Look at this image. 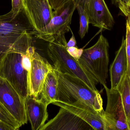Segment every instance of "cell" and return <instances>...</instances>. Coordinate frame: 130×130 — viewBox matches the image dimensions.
<instances>
[{"label":"cell","instance_id":"obj_7","mask_svg":"<svg viewBox=\"0 0 130 130\" xmlns=\"http://www.w3.org/2000/svg\"><path fill=\"white\" fill-rule=\"evenodd\" d=\"M0 103L21 126L27 123L28 120L24 99L7 79L1 76Z\"/></svg>","mask_w":130,"mask_h":130},{"label":"cell","instance_id":"obj_26","mask_svg":"<svg viewBox=\"0 0 130 130\" xmlns=\"http://www.w3.org/2000/svg\"><path fill=\"white\" fill-rule=\"evenodd\" d=\"M74 1L75 3L76 7V6L78 5H80L86 9L89 0H74Z\"/></svg>","mask_w":130,"mask_h":130},{"label":"cell","instance_id":"obj_11","mask_svg":"<svg viewBox=\"0 0 130 130\" xmlns=\"http://www.w3.org/2000/svg\"><path fill=\"white\" fill-rule=\"evenodd\" d=\"M91 130L93 128L82 118L60 107L57 115L45 124L40 130Z\"/></svg>","mask_w":130,"mask_h":130},{"label":"cell","instance_id":"obj_2","mask_svg":"<svg viewBox=\"0 0 130 130\" xmlns=\"http://www.w3.org/2000/svg\"><path fill=\"white\" fill-rule=\"evenodd\" d=\"M58 80L57 100L72 103L79 100L98 111L104 110L103 100L99 92H95L78 77L62 73L53 67Z\"/></svg>","mask_w":130,"mask_h":130},{"label":"cell","instance_id":"obj_16","mask_svg":"<svg viewBox=\"0 0 130 130\" xmlns=\"http://www.w3.org/2000/svg\"><path fill=\"white\" fill-rule=\"evenodd\" d=\"M58 92V78L53 67L45 78L40 95L48 105L57 100Z\"/></svg>","mask_w":130,"mask_h":130},{"label":"cell","instance_id":"obj_24","mask_svg":"<svg viewBox=\"0 0 130 130\" xmlns=\"http://www.w3.org/2000/svg\"><path fill=\"white\" fill-rule=\"evenodd\" d=\"M24 0H12L11 11L14 13H17L23 8Z\"/></svg>","mask_w":130,"mask_h":130},{"label":"cell","instance_id":"obj_29","mask_svg":"<svg viewBox=\"0 0 130 130\" xmlns=\"http://www.w3.org/2000/svg\"></svg>","mask_w":130,"mask_h":130},{"label":"cell","instance_id":"obj_15","mask_svg":"<svg viewBox=\"0 0 130 130\" xmlns=\"http://www.w3.org/2000/svg\"><path fill=\"white\" fill-rule=\"evenodd\" d=\"M126 39L123 37L121 46L110 66L111 89L116 90L121 79L127 72V61L126 53Z\"/></svg>","mask_w":130,"mask_h":130},{"label":"cell","instance_id":"obj_28","mask_svg":"<svg viewBox=\"0 0 130 130\" xmlns=\"http://www.w3.org/2000/svg\"></svg>","mask_w":130,"mask_h":130},{"label":"cell","instance_id":"obj_3","mask_svg":"<svg viewBox=\"0 0 130 130\" xmlns=\"http://www.w3.org/2000/svg\"><path fill=\"white\" fill-rule=\"evenodd\" d=\"M109 44L107 39L101 34L92 46L83 50L79 62L98 83L107 86L109 63Z\"/></svg>","mask_w":130,"mask_h":130},{"label":"cell","instance_id":"obj_8","mask_svg":"<svg viewBox=\"0 0 130 130\" xmlns=\"http://www.w3.org/2000/svg\"><path fill=\"white\" fill-rule=\"evenodd\" d=\"M53 104L62 107L75 114L87 122L94 130H112L111 126L106 118L105 111L95 110L80 101L66 103L56 101Z\"/></svg>","mask_w":130,"mask_h":130},{"label":"cell","instance_id":"obj_5","mask_svg":"<svg viewBox=\"0 0 130 130\" xmlns=\"http://www.w3.org/2000/svg\"><path fill=\"white\" fill-rule=\"evenodd\" d=\"M47 53L55 68L62 73H68L79 78L92 91L99 92L96 87L98 83L84 69L78 61L69 54L66 47L49 43L47 47Z\"/></svg>","mask_w":130,"mask_h":130},{"label":"cell","instance_id":"obj_1","mask_svg":"<svg viewBox=\"0 0 130 130\" xmlns=\"http://www.w3.org/2000/svg\"><path fill=\"white\" fill-rule=\"evenodd\" d=\"M29 26L23 8L17 13L11 11L0 16V65L10 53H26L32 43Z\"/></svg>","mask_w":130,"mask_h":130},{"label":"cell","instance_id":"obj_10","mask_svg":"<svg viewBox=\"0 0 130 130\" xmlns=\"http://www.w3.org/2000/svg\"><path fill=\"white\" fill-rule=\"evenodd\" d=\"M23 8L30 25L36 31L47 26L54 17L48 0H24Z\"/></svg>","mask_w":130,"mask_h":130},{"label":"cell","instance_id":"obj_23","mask_svg":"<svg viewBox=\"0 0 130 130\" xmlns=\"http://www.w3.org/2000/svg\"><path fill=\"white\" fill-rule=\"evenodd\" d=\"M71 0H48L50 6L54 11L56 10L57 9L64 6L67 2Z\"/></svg>","mask_w":130,"mask_h":130},{"label":"cell","instance_id":"obj_6","mask_svg":"<svg viewBox=\"0 0 130 130\" xmlns=\"http://www.w3.org/2000/svg\"><path fill=\"white\" fill-rule=\"evenodd\" d=\"M23 53H8L0 65V76L7 79L23 99L30 95V75L22 63Z\"/></svg>","mask_w":130,"mask_h":130},{"label":"cell","instance_id":"obj_13","mask_svg":"<svg viewBox=\"0 0 130 130\" xmlns=\"http://www.w3.org/2000/svg\"><path fill=\"white\" fill-rule=\"evenodd\" d=\"M52 65L45 58L35 52L32 56V66L30 76L29 89L30 95L38 98L45 78Z\"/></svg>","mask_w":130,"mask_h":130},{"label":"cell","instance_id":"obj_27","mask_svg":"<svg viewBox=\"0 0 130 130\" xmlns=\"http://www.w3.org/2000/svg\"><path fill=\"white\" fill-rule=\"evenodd\" d=\"M0 130H13L11 127L0 120Z\"/></svg>","mask_w":130,"mask_h":130},{"label":"cell","instance_id":"obj_12","mask_svg":"<svg viewBox=\"0 0 130 130\" xmlns=\"http://www.w3.org/2000/svg\"><path fill=\"white\" fill-rule=\"evenodd\" d=\"M85 10L89 24L101 30L112 29L114 20L104 0H89Z\"/></svg>","mask_w":130,"mask_h":130},{"label":"cell","instance_id":"obj_21","mask_svg":"<svg viewBox=\"0 0 130 130\" xmlns=\"http://www.w3.org/2000/svg\"><path fill=\"white\" fill-rule=\"evenodd\" d=\"M122 13L127 17L130 13V0H115Z\"/></svg>","mask_w":130,"mask_h":130},{"label":"cell","instance_id":"obj_25","mask_svg":"<svg viewBox=\"0 0 130 130\" xmlns=\"http://www.w3.org/2000/svg\"><path fill=\"white\" fill-rule=\"evenodd\" d=\"M70 31H71L72 33V36L68 42L67 43L66 48L72 47H76L77 43H76V40L75 38V36H74L71 29L70 30Z\"/></svg>","mask_w":130,"mask_h":130},{"label":"cell","instance_id":"obj_4","mask_svg":"<svg viewBox=\"0 0 130 130\" xmlns=\"http://www.w3.org/2000/svg\"><path fill=\"white\" fill-rule=\"evenodd\" d=\"M76 9L74 0L53 11L54 17L49 23L39 31L33 30L32 34L37 39L66 47L65 34L70 31L73 12Z\"/></svg>","mask_w":130,"mask_h":130},{"label":"cell","instance_id":"obj_20","mask_svg":"<svg viewBox=\"0 0 130 130\" xmlns=\"http://www.w3.org/2000/svg\"><path fill=\"white\" fill-rule=\"evenodd\" d=\"M126 22V53L127 61V73L130 78V14L127 17Z\"/></svg>","mask_w":130,"mask_h":130},{"label":"cell","instance_id":"obj_17","mask_svg":"<svg viewBox=\"0 0 130 130\" xmlns=\"http://www.w3.org/2000/svg\"><path fill=\"white\" fill-rule=\"evenodd\" d=\"M116 90L120 95L126 117L130 125V78L127 72L122 78Z\"/></svg>","mask_w":130,"mask_h":130},{"label":"cell","instance_id":"obj_14","mask_svg":"<svg viewBox=\"0 0 130 130\" xmlns=\"http://www.w3.org/2000/svg\"><path fill=\"white\" fill-rule=\"evenodd\" d=\"M27 118L32 130H40L48 117V105L42 99L28 95L24 99Z\"/></svg>","mask_w":130,"mask_h":130},{"label":"cell","instance_id":"obj_9","mask_svg":"<svg viewBox=\"0 0 130 130\" xmlns=\"http://www.w3.org/2000/svg\"><path fill=\"white\" fill-rule=\"evenodd\" d=\"M104 88L107 98L105 113L112 130H130L120 93L117 90L109 89L107 86Z\"/></svg>","mask_w":130,"mask_h":130},{"label":"cell","instance_id":"obj_18","mask_svg":"<svg viewBox=\"0 0 130 130\" xmlns=\"http://www.w3.org/2000/svg\"><path fill=\"white\" fill-rule=\"evenodd\" d=\"M79 17V29L78 33L81 39L84 38L88 33L89 24V20L88 14L85 8L80 5L76 6Z\"/></svg>","mask_w":130,"mask_h":130},{"label":"cell","instance_id":"obj_19","mask_svg":"<svg viewBox=\"0 0 130 130\" xmlns=\"http://www.w3.org/2000/svg\"><path fill=\"white\" fill-rule=\"evenodd\" d=\"M0 120L13 130L19 129L21 126L13 116L0 103Z\"/></svg>","mask_w":130,"mask_h":130},{"label":"cell","instance_id":"obj_22","mask_svg":"<svg viewBox=\"0 0 130 130\" xmlns=\"http://www.w3.org/2000/svg\"><path fill=\"white\" fill-rule=\"evenodd\" d=\"M83 50V48L78 49L77 47H72L67 48V50L69 54L78 61L82 56Z\"/></svg>","mask_w":130,"mask_h":130}]
</instances>
